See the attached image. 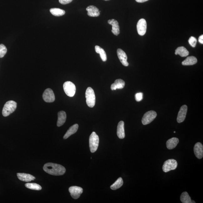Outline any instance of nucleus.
<instances>
[{
    "instance_id": "7ed1b4c3",
    "label": "nucleus",
    "mask_w": 203,
    "mask_h": 203,
    "mask_svg": "<svg viewBox=\"0 0 203 203\" xmlns=\"http://www.w3.org/2000/svg\"><path fill=\"white\" fill-rule=\"evenodd\" d=\"M86 103L89 107H94L95 104L96 97L94 90L90 87L87 89L85 92Z\"/></svg>"
},
{
    "instance_id": "9b49d317",
    "label": "nucleus",
    "mask_w": 203,
    "mask_h": 203,
    "mask_svg": "<svg viewBox=\"0 0 203 203\" xmlns=\"http://www.w3.org/2000/svg\"><path fill=\"white\" fill-rule=\"evenodd\" d=\"M187 111V106L184 105L180 107L177 118V121L178 123L183 122L185 119Z\"/></svg>"
},
{
    "instance_id": "cd10ccee",
    "label": "nucleus",
    "mask_w": 203,
    "mask_h": 203,
    "mask_svg": "<svg viewBox=\"0 0 203 203\" xmlns=\"http://www.w3.org/2000/svg\"><path fill=\"white\" fill-rule=\"evenodd\" d=\"M25 186L28 189L35 190H40L42 189L41 186L36 183H27L25 184Z\"/></svg>"
},
{
    "instance_id": "473e14b6",
    "label": "nucleus",
    "mask_w": 203,
    "mask_h": 203,
    "mask_svg": "<svg viewBox=\"0 0 203 203\" xmlns=\"http://www.w3.org/2000/svg\"><path fill=\"white\" fill-rule=\"evenodd\" d=\"M199 42L201 44H203V35H201L199 38Z\"/></svg>"
},
{
    "instance_id": "6e6552de",
    "label": "nucleus",
    "mask_w": 203,
    "mask_h": 203,
    "mask_svg": "<svg viewBox=\"0 0 203 203\" xmlns=\"http://www.w3.org/2000/svg\"><path fill=\"white\" fill-rule=\"evenodd\" d=\"M71 196L75 199L79 198L83 193V190L81 187L78 186H71L69 189Z\"/></svg>"
},
{
    "instance_id": "c756f323",
    "label": "nucleus",
    "mask_w": 203,
    "mask_h": 203,
    "mask_svg": "<svg viewBox=\"0 0 203 203\" xmlns=\"http://www.w3.org/2000/svg\"><path fill=\"white\" fill-rule=\"evenodd\" d=\"M189 43L192 47L195 48L196 45L197 39L193 37H191L189 39Z\"/></svg>"
},
{
    "instance_id": "7c9ffc66",
    "label": "nucleus",
    "mask_w": 203,
    "mask_h": 203,
    "mask_svg": "<svg viewBox=\"0 0 203 203\" xmlns=\"http://www.w3.org/2000/svg\"><path fill=\"white\" fill-rule=\"evenodd\" d=\"M135 99L137 102H140L142 100L143 94L142 93H138L135 95Z\"/></svg>"
},
{
    "instance_id": "f257e3e1",
    "label": "nucleus",
    "mask_w": 203,
    "mask_h": 203,
    "mask_svg": "<svg viewBox=\"0 0 203 203\" xmlns=\"http://www.w3.org/2000/svg\"><path fill=\"white\" fill-rule=\"evenodd\" d=\"M43 169L48 174L55 176L62 175L66 171V169L63 165L52 163L45 164Z\"/></svg>"
},
{
    "instance_id": "20e7f679",
    "label": "nucleus",
    "mask_w": 203,
    "mask_h": 203,
    "mask_svg": "<svg viewBox=\"0 0 203 203\" xmlns=\"http://www.w3.org/2000/svg\"><path fill=\"white\" fill-rule=\"evenodd\" d=\"M99 141L98 135L95 132H93L89 137V147L91 152L94 153L97 150Z\"/></svg>"
},
{
    "instance_id": "a878e982",
    "label": "nucleus",
    "mask_w": 203,
    "mask_h": 203,
    "mask_svg": "<svg viewBox=\"0 0 203 203\" xmlns=\"http://www.w3.org/2000/svg\"><path fill=\"white\" fill-rule=\"evenodd\" d=\"M180 200L183 203H192L191 197L187 192H184L182 193Z\"/></svg>"
},
{
    "instance_id": "f704fd0d",
    "label": "nucleus",
    "mask_w": 203,
    "mask_h": 203,
    "mask_svg": "<svg viewBox=\"0 0 203 203\" xmlns=\"http://www.w3.org/2000/svg\"><path fill=\"white\" fill-rule=\"evenodd\" d=\"M192 203H195V201L191 200Z\"/></svg>"
},
{
    "instance_id": "72a5a7b5",
    "label": "nucleus",
    "mask_w": 203,
    "mask_h": 203,
    "mask_svg": "<svg viewBox=\"0 0 203 203\" xmlns=\"http://www.w3.org/2000/svg\"><path fill=\"white\" fill-rule=\"evenodd\" d=\"M149 1V0H135V1L137 2V3H143Z\"/></svg>"
},
{
    "instance_id": "39448f33",
    "label": "nucleus",
    "mask_w": 203,
    "mask_h": 203,
    "mask_svg": "<svg viewBox=\"0 0 203 203\" xmlns=\"http://www.w3.org/2000/svg\"><path fill=\"white\" fill-rule=\"evenodd\" d=\"M63 89L67 95L70 97H72L75 94V85L71 82L67 81L64 83L63 84Z\"/></svg>"
},
{
    "instance_id": "e433bc0d",
    "label": "nucleus",
    "mask_w": 203,
    "mask_h": 203,
    "mask_svg": "<svg viewBox=\"0 0 203 203\" xmlns=\"http://www.w3.org/2000/svg\"><path fill=\"white\" fill-rule=\"evenodd\" d=\"M174 133H176V132H175V131H174Z\"/></svg>"
},
{
    "instance_id": "5701e85b",
    "label": "nucleus",
    "mask_w": 203,
    "mask_h": 203,
    "mask_svg": "<svg viewBox=\"0 0 203 203\" xmlns=\"http://www.w3.org/2000/svg\"><path fill=\"white\" fill-rule=\"evenodd\" d=\"M189 52L183 46L177 48L175 52V55H179L181 57H186L189 55Z\"/></svg>"
},
{
    "instance_id": "bb28decb",
    "label": "nucleus",
    "mask_w": 203,
    "mask_h": 203,
    "mask_svg": "<svg viewBox=\"0 0 203 203\" xmlns=\"http://www.w3.org/2000/svg\"><path fill=\"white\" fill-rule=\"evenodd\" d=\"M50 11L51 13L55 16H61L65 14L64 10L59 8H51L50 9Z\"/></svg>"
},
{
    "instance_id": "dca6fc26",
    "label": "nucleus",
    "mask_w": 203,
    "mask_h": 203,
    "mask_svg": "<svg viewBox=\"0 0 203 203\" xmlns=\"http://www.w3.org/2000/svg\"><path fill=\"white\" fill-rule=\"evenodd\" d=\"M17 176L18 179L26 182H30L35 179V177L32 175L25 173H18Z\"/></svg>"
},
{
    "instance_id": "423d86ee",
    "label": "nucleus",
    "mask_w": 203,
    "mask_h": 203,
    "mask_svg": "<svg viewBox=\"0 0 203 203\" xmlns=\"http://www.w3.org/2000/svg\"><path fill=\"white\" fill-rule=\"evenodd\" d=\"M178 166V163L174 159H169L165 162L162 169L163 172H167L176 169Z\"/></svg>"
},
{
    "instance_id": "4be33fe9",
    "label": "nucleus",
    "mask_w": 203,
    "mask_h": 203,
    "mask_svg": "<svg viewBox=\"0 0 203 203\" xmlns=\"http://www.w3.org/2000/svg\"><path fill=\"white\" fill-rule=\"evenodd\" d=\"M197 59L195 57L190 56L187 58L183 61L182 64L183 66H191L194 65L197 63Z\"/></svg>"
},
{
    "instance_id": "ddd939ff",
    "label": "nucleus",
    "mask_w": 203,
    "mask_h": 203,
    "mask_svg": "<svg viewBox=\"0 0 203 203\" xmlns=\"http://www.w3.org/2000/svg\"><path fill=\"white\" fill-rule=\"evenodd\" d=\"M117 54L122 64L124 66H128L129 63L127 62L128 58L125 52L122 49H118L117 50Z\"/></svg>"
},
{
    "instance_id": "393cba45",
    "label": "nucleus",
    "mask_w": 203,
    "mask_h": 203,
    "mask_svg": "<svg viewBox=\"0 0 203 203\" xmlns=\"http://www.w3.org/2000/svg\"><path fill=\"white\" fill-rule=\"evenodd\" d=\"M124 182L122 178H119L114 183L110 186V188L112 190H116L119 189L123 185Z\"/></svg>"
},
{
    "instance_id": "a211bd4d",
    "label": "nucleus",
    "mask_w": 203,
    "mask_h": 203,
    "mask_svg": "<svg viewBox=\"0 0 203 203\" xmlns=\"http://www.w3.org/2000/svg\"><path fill=\"white\" fill-rule=\"evenodd\" d=\"M125 82L124 80L121 79H117L115 80L114 83L111 85V89L112 90L123 89L125 86Z\"/></svg>"
},
{
    "instance_id": "f3484780",
    "label": "nucleus",
    "mask_w": 203,
    "mask_h": 203,
    "mask_svg": "<svg viewBox=\"0 0 203 203\" xmlns=\"http://www.w3.org/2000/svg\"><path fill=\"white\" fill-rule=\"evenodd\" d=\"M117 135L120 139H123L125 137L124 121H121L119 123L117 127Z\"/></svg>"
},
{
    "instance_id": "1a4fd4ad",
    "label": "nucleus",
    "mask_w": 203,
    "mask_h": 203,
    "mask_svg": "<svg viewBox=\"0 0 203 203\" xmlns=\"http://www.w3.org/2000/svg\"><path fill=\"white\" fill-rule=\"evenodd\" d=\"M43 99L46 102L51 103L55 101V96L52 89H47L44 91L43 95Z\"/></svg>"
},
{
    "instance_id": "2eb2a0df",
    "label": "nucleus",
    "mask_w": 203,
    "mask_h": 203,
    "mask_svg": "<svg viewBox=\"0 0 203 203\" xmlns=\"http://www.w3.org/2000/svg\"><path fill=\"white\" fill-rule=\"evenodd\" d=\"M86 10L88 12L87 14L90 17H95L100 15V12L97 7L93 5H90L87 7Z\"/></svg>"
},
{
    "instance_id": "4468645a",
    "label": "nucleus",
    "mask_w": 203,
    "mask_h": 203,
    "mask_svg": "<svg viewBox=\"0 0 203 203\" xmlns=\"http://www.w3.org/2000/svg\"><path fill=\"white\" fill-rule=\"evenodd\" d=\"M108 23L112 26V29L111 31L114 34L118 35L120 33V27L118 22L116 20L112 19L109 20Z\"/></svg>"
},
{
    "instance_id": "9d476101",
    "label": "nucleus",
    "mask_w": 203,
    "mask_h": 203,
    "mask_svg": "<svg viewBox=\"0 0 203 203\" xmlns=\"http://www.w3.org/2000/svg\"><path fill=\"white\" fill-rule=\"evenodd\" d=\"M137 30L139 34L143 36L146 33L147 23L146 20L141 18L138 22L137 26Z\"/></svg>"
},
{
    "instance_id": "f8f14e48",
    "label": "nucleus",
    "mask_w": 203,
    "mask_h": 203,
    "mask_svg": "<svg viewBox=\"0 0 203 203\" xmlns=\"http://www.w3.org/2000/svg\"><path fill=\"white\" fill-rule=\"evenodd\" d=\"M194 151L195 156L198 159H202L203 156V146L202 143H197L194 147Z\"/></svg>"
},
{
    "instance_id": "c85d7f7f",
    "label": "nucleus",
    "mask_w": 203,
    "mask_h": 203,
    "mask_svg": "<svg viewBox=\"0 0 203 203\" xmlns=\"http://www.w3.org/2000/svg\"><path fill=\"white\" fill-rule=\"evenodd\" d=\"M7 49L3 44H0V58H3L6 54Z\"/></svg>"
},
{
    "instance_id": "f03ea898",
    "label": "nucleus",
    "mask_w": 203,
    "mask_h": 203,
    "mask_svg": "<svg viewBox=\"0 0 203 203\" xmlns=\"http://www.w3.org/2000/svg\"><path fill=\"white\" fill-rule=\"evenodd\" d=\"M17 106L16 102L10 100L7 102L3 107L2 114L3 116L7 117L15 111Z\"/></svg>"
},
{
    "instance_id": "c9c22d12",
    "label": "nucleus",
    "mask_w": 203,
    "mask_h": 203,
    "mask_svg": "<svg viewBox=\"0 0 203 203\" xmlns=\"http://www.w3.org/2000/svg\"><path fill=\"white\" fill-rule=\"evenodd\" d=\"M104 1H109V0H104Z\"/></svg>"
},
{
    "instance_id": "2f4dec72",
    "label": "nucleus",
    "mask_w": 203,
    "mask_h": 203,
    "mask_svg": "<svg viewBox=\"0 0 203 203\" xmlns=\"http://www.w3.org/2000/svg\"><path fill=\"white\" fill-rule=\"evenodd\" d=\"M72 1L73 0H59V3L63 5L68 4Z\"/></svg>"
},
{
    "instance_id": "412c9836",
    "label": "nucleus",
    "mask_w": 203,
    "mask_h": 203,
    "mask_svg": "<svg viewBox=\"0 0 203 203\" xmlns=\"http://www.w3.org/2000/svg\"><path fill=\"white\" fill-rule=\"evenodd\" d=\"M78 127H79V126L77 124H74L71 126L64 135L63 138L64 139H67L71 135L75 134L78 131Z\"/></svg>"
},
{
    "instance_id": "6ab92c4d",
    "label": "nucleus",
    "mask_w": 203,
    "mask_h": 203,
    "mask_svg": "<svg viewBox=\"0 0 203 203\" xmlns=\"http://www.w3.org/2000/svg\"><path fill=\"white\" fill-rule=\"evenodd\" d=\"M58 119L57 122V126L58 127L62 126L66 122V114L64 111H60L58 114Z\"/></svg>"
},
{
    "instance_id": "b1692460",
    "label": "nucleus",
    "mask_w": 203,
    "mask_h": 203,
    "mask_svg": "<svg viewBox=\"0 0 203 203\" xmlns=\"http://www.w3.org/2000/svg\"><path fill=\"white\" fill-rule=\"evenodd\" d=\"M95 49L96 53H99L100 55V58L102 60L105 62L107 60V54H106L105 52L103 49L100 48L98 46H96L95 47Z\"/></svg>"
},
{
    "instance_id": "aec40b11",
    "label": "nucleus",
    "mask_w": 203,
    "mask_h": 203,
    "mask_svg": "<svg viewBox=\"0 0 203 203\" xmlns=\"http://www.w3.org/2000/svg\"><path fill=\"white\" fill-rule=\"evenodd\" d=\"M179 142V140L178 138L176 137L172 138L167 141V148L169 150H172L176 148Z\"/></svg>"
},
{
    "instance_id": "0eeeda50",
    "label": "nucleus",
    "mask_w": 203,
    "mask_h": 203,
    "mask_svg": "<svg viewBox=\"0 0 203 203\" xmlns=\"http://www.w3.org/2000/svg\"><path fill=\"white\" fill-rule=\"evenodd\" d=\"M157 116V114L154 111H150L145 113L142 119L143 125H146L150 123Z\"/></svg>"
}]
</instances>
